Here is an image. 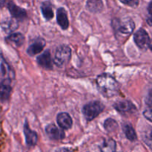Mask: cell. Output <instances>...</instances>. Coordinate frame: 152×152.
<instances>
[{
	"label": "cell",
	"instance_id": "1",
	"mask_svg": "<svg viewBox=\"0 0 152 152\" xmlns=\"http://www.w3.org/2000/svg\"><path fill=\"white\" fill-rule=\"evenodd\" d=\"M98 90L106 98H111L118 94L120 84L113 76L109 74H102L96 78Z\"/></svg>",
	"mask_w": 152,
	"mask_h": 152
},
{
	"label": "cell",
	"instance_id": "2",
	"mask_svg": "<svg viewBox=\"0 0 152 152\" xmlns=\"http://www.w3.org/2000/svg\"><path fill=\"white\" fill-rule=\"evenodd\" d=\"M112 27L117 37L121 36L123 38L129 37L135 28V24L131 18L114 19L112 20Z\"/></svg>",
	"mask_w": 152,
	"mask_h": 152
},
{
	"label": "cell",
	"instance_id": "3",
	"mask_svg": "<svg viewBox=\"0 0 152 152\" xmlns=\"http://www.w3.org/2000/svg\"><path fill=\"white\" fill-rule=\"evenodd\" d=\"M105 109V105L99 101H93L85 104L83 114L87 122H91L97 117Z\"/></svg>",
	"mask_w": 152,
	"mask_h": 152
},
{
	"label": "cell",
	"instance_id": "4",
	"mask_svg": "<svg viewBox=\"0 0 152 152\" xmlns=\"http://www.w3.org/2000/svg\"><path fill=\"white\" fill-rule=\"evenodd\" d=\"M71 58V49L67 45H62L56 49L53 62L58 67L66 65Z\"/></svg>",
	"mask_w": 152,
	"mask_h": 152
},
{
	"label": "cell",
	"instance_id": "5",
	"mask_svg": "<svg viewBox=\"0 0 152 152\" xmlns=\"http://www.w3.org/2000/svg\"><path fill=\"white\" fill-rule=\"evenodd\" d=\"M134 40L137 46L142 50L146 51L151 49V39L147 31L143 28H140L135 33L134 36Z\"/></svg>",
	"mask_w": 152,
	"mask_h": 152
},
{
	"label": "cell",
	"instance_id": "6",
	"mask_svg": "<svg viewBox=\"0 0 152 152\" xmlns=\"http://www.w3.org/2000/svg\"><path fill=\"white\" fill-rule=\"evenodd\" d=\"M114 107L120 113L127 114V113H133L136 111V107L132 101L129 100H121L117 101L114 104Z\"/></svg>",
	"mask_w": 152,
	"mask_h": 152
},
{
	"label": "cell",
	"instance_id": "7",
	"mask_svg": "<svg viewBox=\"0 0 152 152\" xmlns=\"http://www.w3.org/2000/svg\"><path fill=\"white\" fill-rule=\"evenodd\" d=\"M45 132L48 137L53 140L63 139L65 137V132L62 129H59L54 124H49L45 127Z\"/></svg>",
	"mask_w": 152,
	"mask_h": 152
},
{
	"label": "cell",
	"instance_id": "8",
	"mask_svg": "<svg viewBox=\"0 0 152 152\" xmlns=\"http://www.w3.org/2000/svg\"><path fill=\"white\" fill-rule=\"evenodd\" d=\"M0 76L6 78H14V71L11 69L8 63L6 61L0 51Z\"/></svg>",
	"mask_w": 152,
	"mask_h": 152
},
{
	"label": "cell",
	"instance_id": "9",
	"mask_svg": "<svg viewBox=\"0 0 152 152\" xmlns=\"http://www.w3.org/2000/svg\"><path fill=\"white\" fill-rule=\"evenodd\" d=\"M24 134H25L26 144L30 147L35 146L38 142V135L37 132L31 129L28 122L25 121L24 125Z\"/></svg>",
	"mask_w": 152,
	"mask_h": 152
},
{
	"label": "cell",
	"instance_id": "10",
	"mask_svg": "<svg viewBox=\"0 0 152 152\" xmlns=\"http://www.w3.org/2000/svg\"><path fill=\"white\" fill-rule=\"evenodd\" d=\"M7 8L10 11V14L16 20H24L27 18V12L25 9L19 7L15 4L13 1H9L7 4Z\"/></svg>",
	"mask_w": 152,
	"mask_h": 152
},
{
	"label": "cell",
	"instance_id": "11",
	"mask_svg": "<svg viewBox=\"0 0 152 152\" xmlns=\"http://www.w3.org/2000/svg\"><path fill=\"white\" fill-rule=\"evenodd\" d=\"M45 44V40L43 38L39 37L30 45L29 47L27 49V53L30 56H34L36 55H38V54L41 53L42 51L44 49Z\"/></svg>",
	"mask_w": 152,
	"mask_h": 152
},
{
	"label": "cell",
	"instance_id": "12",
	"mask_svg": "<svg viewBox=\"0 0 152 152\" xmlns=\"http://www.w3.org/2000/svg\"><path fill=\"white\" fill-rule=\"evenodd\" d=\"M37 61L40 66L47 69H51L53 68V61L49 49L45 51L42 54L39 55L37 58Z\"/></svg>",
	"mask_w": 152,
	"mask_h": 152
},
{
	"label": "cell",
	"instance_id": "13",
	"mask_svg": "<svg viewBox=\"0 0 152 152\" xmlns=\"http://www.w3.org/2000/svg\"><path fill=\"white\" fill-rule=\"evenodd\" d=\"M56 121L59 126L62 130H68L72 127L73 120L68 113H59L56 116Z\"/></svg>",
	"mask_w": 152,
	"mask_h": 152
},
{
	"label": "cell",
	"instance_id": "14",
	"mask_svg": "<svg viewBox=\"0 0 152 152\" xmlns=\"http://www.w3.org/2000/svg\"><path fill=\"white\" fill-rule=\"evenodd\" d=\"M12 88L10 86V79L6 78L0 83V101H7L10 98Z\"/></svg>",
	"mask_w": 152,
	"mask_h": 152
},
{
	"label": "cell",
	"instance_id": "15",
	"mask_svg": "<svg viewBox=\"0 0 152 152\" xmlns=\"http://www.w3.org/2000/svg\"><path fill=\"white\" fill-rule=\"evenodd\" d=\"M56 21L62 30H67L69 27L68 14L63 7H59L56 11Z\"/></svg>",
	"mask_w": 152,
	"mask_h": 152
},
{
	"label": "cell",
	"instance_id": "16",
	"mask_svg": "<svg viewBox=\"0 0 152 152\" xmlns=\"http://www.w3.org/2000/svg\"><path fill=\"white\" fill-rule=\"evenodd\" d=\"M6 40L11 43L13 46H16V47H19L22 45L24 44L25 43V36L22 34V33L16 32V33H12V34H9Z\"/></svg>",
	"mask_w": 152,
	"mask_h": 152
},
{
	"label": "cell",
	"instance_id": "17",
	"mask_svg": "<svg viewBox=\"0 0 152 152\" xmlns=\"http://www.w3.org/2000/svg\"><path fill=\"white\" fill-rule=\"evenodd\" d=\"M18 26H19V25H18L17 21L11 19V20L4 22L0 24V31L1 33L7 34L9 35V34H11V32L17 29Z\"/></svg>",
	"mask_w": 152,
	"mask_h": 152
},
{
	"label": "cell",
	"instance_id": "18",
	"mask_svg": "<svg viewBox=\"0 0 152 152\" xmlns=\"http://www.w3.org/2000/svg\"><path fill=\"white\" fill-rule=\"evenodd\" d=\"M86 7L91 13H97L103 10L104 4L102 0H88Z\"/></svg>",
	"mask_w": 152,
	"mask_h": 152
},
{
	"label": "cell",
	"instance_id": "19",
	"mask_svg": "<svg viewBox=\"0 0 152 152\" xmlns=\"http://www.w3.org/2000/svg\"><path fill=\"white\" fill-rule=\"evenodd\" d=\"M101 152H116L117 143L113 139H105L102 144L99 146Z\"/></svg>",
	"mask_w": 152,
	"mask_h": 152
},
{
	"label": "cell",
	"instance_id": "20",
	"mask_svg": "<svg viewBox=\"0 0 152 152\" xmlns=\"http://www.w3.org/2000/svg\"><path fill=\"white\" fill-rule=\"evenodd\" d=\"M123 130L124 132L125 135H126V138L129 139L130 141L134 142L137 140V135L135 131L134 128H133L130 123H125L123 125Z\"/></svg>",
	"mask_w": 152,
	"mask_h": 152
},
{
	"label": "cell",
	"instance_id": "21",
	"mask_svg": "<svg viewBox=\"0 0 152 152\" xmlns=\"http://www.w3.org/2000/svg\"><path fill=\"white\" fill-rule=\"evenodd\" d=\"M41 10L43 16L46 20H50L53 17V11L52 5L49 1H45L41 5Z\"/></svg>",
	"mask_w": 152,
	"mask_h": 152
},
{
	"label": "cell",
	"instance_id": "22",
	"mask_svg": "<svg viewBox=\"0 0 152 152\" xmlns=\"http://www.w3.org/2000/svg\"><path fill=\"white\" fill-rule=\"evenodd\" d=\"M104 128L108 132H112L118 128V124L114 119L109 118V119H107L104 122Z\"/></svg>",
	"mask_w": 152,
	"mask_h": 152
},
{
	"label": "cell",
	"instance_id": "23",
	"mask_svg": "<svg viewBox=\"0 0 152 152\" xmlns=\"http://www.w3.org/2000/svg\"><path fill=\"white\" fill-rule=\"evenodd\" d=\"M122 3L132 7H137L139 4V0H120Z\"/></svg>",
	"mask_w": 152,
	"mask_h": 152
},
{
	"label": "cell",
	"instance_id": "24",
	"mask_svg": "<svg viewBox=\"0 0 152 152\" xmlns=\"http://www.w3.org/2000/svg\"><path fill=\"white\" fill-rule=\"evenodd\" d=\"M143 115L144 116H145V118H146L147 119H148V121H150V122H151V107H148V110H145V111H144L143 113Z\"/></svg>",
	"mask_w": 152,
	"mask_h": 152
},
{
	"label": "cell",
	"instance_id": "25",
	"mask_svg": "<svg viewBox=\"0 0 152 152\" xmlns=\"http://www.w3.org/2000/svg\"><path fill=\"white\" fill-rule=\"evenodd\" d=\"M54 152H74L72 150L67 148H59L55 150Z\"/></svg>",
	"mask_w": 152,
	"mask_h": 152
},
{
	"label": "cell",
	"instance_id": "26",
	"mask_svg": "<svg viewBox=\"0 0 152 152\" xmlns=\"http://www.w3.org/2000/svg\"><path fill=\"white\" fill-rule=\"evenodd\" d=\"M4 2H5V0H0V7H2L4 4Z\"/></svg>",
	"mask_w": 152,
	"mask_h": 152
}]
</instances>
